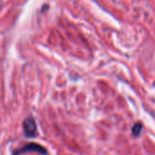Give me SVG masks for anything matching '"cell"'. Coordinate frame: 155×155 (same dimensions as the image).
Masks as SVG:
<instances>
[{
	"mask_svg": "<svg viewBox=\"0 0 155 155\" xmlns=\"http://www.w3.org/2000/svg\"><path fill=\"white\" fill-rule=\"evenodd\" d=\"M30 152H35V153H40L42 155H47V152L45 149V147H43L40 144H37V143H34L25 145L22 149L16 151L15 153V155H20L22 153H30Z\"/></svg>",
	"mask_w": 155,
	"mask_h": 155,
	"instance_id": "cell-1",
	"label": "cell"
},
{
	"mask_svg": "<svg viewBox=\"0 0 155 155\" xmlns=\"http://www.w3.org/2000/svg\"><path fill=\"white\" fill-rule=\"evenodd\" d=\"M23 130H24V134L26 137L28 138H33L36 136V124L35 122L34 121V119L32 118H27L26 120H25V122L23 123Z\"/></svg>",
	"mask_w": 155,
	"mask_h": 155,
	"instance_id": "cell-2",
	"label": "cell"
},
{
	"mask_svg": "<svg viewBox=\"0 0 155 155\" xmlns=\"http://www.w3.org/2000/svg\"><path fill=\"white\" fill-rule=\"evenodd\" d=\"M142 130H143V124L142 123H136L134 127H133V134L134 136H139L142 133Z\"/></svg>",
	"mask_w": 155,
	"mask_h": 155,
	"instance_id": "cell-3",
	"label": "cell"
}]
</instances>
